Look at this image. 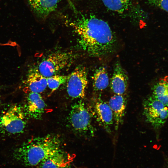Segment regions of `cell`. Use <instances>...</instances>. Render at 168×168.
<instances>
[{"label":"cell","mask_w":168,"mask_h":168,"mask_svg":"<svg viewBox=\"0 0 168 168\" xmlns=\"http://www.w3.org/2000/svg\"><path fill=\"white\" fill-rule=\"evenodd\" d=\"M62 144L60 137L55 134L33 137L15 149L13 156L25 166H36L44 159L62 150Z\"/></svg>","instance_id":"2"},{"label":"cell","mask_w":168,"mask_h":168,"mask_svg":"<svg viewBox=\"0 0 168 168\" xmlns=\"http://www.w3.org/2000/svg\"><path fill=\"white\" fill-rule=\"evenodd\" d=\"M101 0L110 10L119 13H122L128 9L131 0Z\"/></svg>","instance_id":"17"},{"label":"cell","mask_w":168,"mask_h":168,"mask_svg":"<svg viewBox=\"0 0 168 168\" xmlns=\"http://www.w3.org/2000/svg\"><path fill=\"white\" fill-rule=\"evenodd\" d=\"M65 168H71V167L70 166V165H68Z\"/></svg>","instance_id":"20"},{"label":"cell","mask_w":168,"mask_h":168,"mask_svg":"<svg viewBox=\"0 0 168 168\" xmlns=\"http://www.w3.org/2000/svg\"><path fill=\"white\" fill-rule=\"evenodd\" d=\"M26 84L29 92L40 93L47 86V78L35 70H31L28 74Z\"/></svg>","instance_id":"13"},{"label":"cell","mask_w":168,"mask_h":168,"mask_svg":"<svg viewBox=\"0 0 168 168\" xmlns=\"http://www.w3.org/2000/svg\"><path fill=\"white\" fill-rule=\"evenodd\" d=\"M148 1L152 6L168 12V0H148Z\"/></svg>","instance_id":"19"},{"label":"cell","mask_w":168,"mask_h":168,"mask_svg":"<svg viewBox=\"0 0 168 168\" xmlns=\"http://www.w3.org/2000/svg\"><path fill=\"white\" fill-rule=\"evenodd\" d=\"M60 0H28L35 12L45 17L56 8Z\"/></svg>","instance_id":"14"},{"label":"cell","mask_w":168,"mask_h":168,"mask_svg":"<svg viewBox=\"0 0 168 168\" xmlns=\"http://www.w3.org/2000/svg\"><path fill=\"white\" fill-rule=\"evenodd\" d=\"M108 104L113 114L115 128L117 130L122 123L127 105V100L124 95L114 94L110 99Z\"/></svg>","instance_id":"12"},{"label":"cell","mask_w":168,"mask_h":168,"mask_svg":"<svg viewBox=\"0 0 168 168\" xmlns=\"http://www.w3.org/2000/svg\"><path fill=\"white\" fill-rule=\"evenodd\" d=\"M73 158L62 149L43 159L37 168H65L70 165Z\"/></svg>","instance_id":"10"},{"label":"cell","mask_w":168,"mask_h":168,"mask_svg":"<svg viewBox=\"0 0 168 168\" xmlns=\"http://www.w3.org/2000/svg\"><path fill=\"white\" fill-rule=\"evenodd\" d=\"M0 90H1V89H0Z\"/></svg>","instance_id":"21"},{"label":"cell","mask_w":168,"mask_h":168,"mask_svg":"<svg viewBox=\"0 0 168 168\" xmlns=\"http://www.w3.org/2000/svg\"><path fill=\"white\" fill-rule=\"evenodd\" d=\"M109 84V78L105 68L101 66L98 68L93 77V87L96 92L101 91L107 88Z\"/></svg>","instance_id":"15"},{"label":"cell","mask_w":168,"mask_h":168,"mask_svg":"<svg viewBox=\"0 0 168 168\" xmlns=\"http://www.w3.org/2000/svg\"><path fill=\"white\" fill-rule=\"evenodd\" d=\"M68 96L74 99H82L85 95L88 83L87 72L82 66L77 67L69 75L67 81Z\"/></svg>","instance_id":"7"},{"label":"cell","mask_w":168,"mask_h":168,"mask_svg":"<svg viewBox=\"0 0 168 168\" xmlns=\"http://www.w3.org/2000/svg\"><path fill=\"white\" fill-rule=\"evenodd\" d=\"M166 168H168V166L167 167H166Z\"/></svg>","instance_id":"22"},{"label":"cell","mask_w":168,"mask_h":168,"mask_svg":"<svg viewBox=\"0 0 168 168\" xmlns=\"http://www.w3.org/2000/svg\"><path fill=\"white\" fill-rule=\"evenodd\" d=\"M93 112L99 125L107 133H111L114 120L112 111L108 103L100 97L96 98L94 101Z\"/></svg>","instance_id":"8"},{"label":"cell","mask_w":168,"mask_h":168,"mask_svg":"<svg viewBox=\"0 0 168 168\" xmlns=\"http://www.w3.org/2000/svg\"><path fill=\"white\" fill-rule=\"evenodd\" d=\"M27 117L23 106L10 105L0 115V134L9 136L22 134L26 127Z\"/></svg>","instance_id":"3"},{"label":"cell","mask_w":168,"mask_h":168,"mask_svg":"<svg viewBox=\"0 0 168 168\" xmlns=\"http://www.w3.org/2000/svg\"><path fill=\"white\" fill-rule=\"evenodd\" d=\"M69 25L77 35L80 47L90 56L99 57L114 51L116 38L105 21L94 16H82Z\"/></svg>","instance_id":"1"},{"label":"cell","mask_w":168,"mask_h":168,"mask_svg":"<svg viewBox=\"0 0 168 168\" xmlns=\"http://www.w3.org/2000/svg\"><path fill=\"white\" fill-rule=\"evenodd\" d=\"M76 58V55L72 52L53 53L42 60L35 70L47 78L69 66Z\"/></svg>","instance_id":"5"},{"label":"cell","mask_w":168,"mask_h":168,"mask_svg":"<svg viewBox=\"0 0 168 168\" xmlns=\"http://www.w3.org/2000/svg\"><path fill=\"white\" fill-rule=\"evenodd\" d=\"M128 78L124 70L119 62H117L114 67L110 86L114 94L124 95L128 85Z\"/></svg>","instance_id":"11"},{"label":"cell","mask_w":168,"mask_h":168,"mask_svg":"<svg viewBox=\"0 0 168 168\" xmlns=\"http://www.w3.org/2000/svg\"><path fill=\"white\" fill-rule=\"evenodd\" d=\"M91 114L84 103L79 100L72 106L68 121L75 133L82 136H92L94 129L91 124Z\"/></svg>","instance_id":"4"},{"label":"cell","mask_w":168,"mask_h":168,"mask_svg":"<svg viewBox=\"0 0 168 168\" xmlns=\"http://www.w3.org/2000/svg\"><path fill=\"white\" fill-rule=\"evenodd\" d=\"M152 96L168 107V76L160 79L155 85Z\"/></svg>","instance_id":"16"},{"label":"cell","mask_w":168,"mask_h":168,"mask_svg":"<svg viewBox=\"0 0 168 168\" xmlns=\"http://www.w3.org/2000/svg\"><path fill=\"white\" fill-rule=\"evenodd\" d=\"M68 76L54 75L47 77V86L53 92L66 82Z\"/></svg>","instance_id":"18"},{"label":"cell","mask_w":168,"mask_h":168,"mask_svg":"<svg viewBox=\"0 0 168 168\" xmlns=\"http://www.w3.org/2000/svg\"><path fill=\"white\" fill-rule=\"evenodd\" d=\"M143 113L146 121L155 128L161 127L168 117V107L152 96L144 100Z\"/></svg>","instance_id":"6"},{"label":"cell","mask_w":168,"mask_h":168,"mask_svg":"<svg viewBox=\"0 0 168 168\" xmlns=\"http://www.w3.org/2000/svg\"><path fill=\"white\" fill-rule=\"evenodd\" d=\"M23 107L28 117L40 119L44 112L45 104L40 93L29 92Z\"/></svg>","instance_id":"9"}]
</instances>
